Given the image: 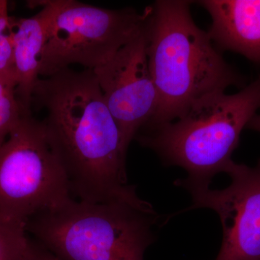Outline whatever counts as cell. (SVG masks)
Returning a JSON list of instances; mask_svg holds the SVG:
<instances>
[{"instance_id":"obj_1","label":"cell","mask_w":260,"mask_h":260,"mask_svg":"<svg viewBox=\"0 0 260 260\" xmlns=\"http://www.w3.org/2000/svg\"><path fill=\"white\" fill-rule=\"evenodd\" d=\"M32 106L45 112L42 122L73 199L153 209L128 182L127 149L93 70L66 68L40 78Z\"/></svg>"},{"instance_id":"obj_2","label":"cell","mask_w":260,"mask_h":260,"mask_svg":"<svg viewBox=\"0 0 260 260\" xmlns=\"http://www.w3.org/2000/svg\"><path fill=\"white\" fill-rule=\"evenodd\" d=\"M191 3L158 0L148 7L144 36L158 106L143 129L179 119L209 94L246 86V78L225 61L208 32L195 24Z\"/></svg>"},{"instance_id":"obj_3","label":"cell","mask_w":260,"mask_h":260,"mask_svg":"<svg viewBox=\"0 0 260 260\" xmlns=\"http://www.w3.org/2000/svg\"><path fill=\"white\" fill-rule=\"evenodd\" d=\"M259 111L260 78L237 93L202 98L179 119L144 128L135 140L155 152L164 165L184 169L186 178L174 184L192 197L209 189L213 178L225 172L243 130Z\"/></svg>"},{"instance_id":"obj_4","label":"cell","mask_w":260,"mask_h":260,"mask_svg":"<svg viewBox=\"0 0 260 260\" xmlns=\"http://www.w3.org/2000/svg\"><path fill=\"white\" fill-rule=\"evenodd\" d=\"M155 210L124 202L70 200L29 219V236L61 260H144L156 241Z\"/></svg>"},{"instance_id":"obj_5","label":"cell","mask_w":260,"mask_h":260,"mask_svg":"<svg viewBox=\"0 0 260 260\" xmlns=\"http://www.w3.org/2000/svg\"><path fill=\"white\" fill-rule=\"evenodd\" d=\"M71 199L42 121L24 114L0 146V213L26 223Z\"/></svg>"},{"instance_id":"obj_6","label":"cell","mask_w":260,"mask_h":260,"mask_svg":"<svg viewBox=\"0 0 260 260\" xmlns=\"http://www.w3.org/2000/svg\"><path fill=\"white\" fill-rule=\"evenodd\" d=\"M54 10L43 53L40 77H49L82 65L94 70L140 37L148 15L133 8L112 10L75 0H50Z\"/></svg>"},{"instance_id":"obj_7","label":"cell","mask_w":260,"mask_h":260,"mask_svg":"<svg viewBox=\"0 0 260 260\" xmlns=\"http://www.w3.org/2000/svg\"><path fill=\"white\" fill-rule=\"evenodd\" d=\"M232 181L220 190L195 194L183 211L208 208L218 214L223 242L215 260H260V158L254 167L229 162Z\"/></svg>"},{"instance_id":"obj_8","label":"cell","mask_w":260,"mask_h":260,"mask_svg":"<svg viewBox=\"0 0 260 260\" xmlns=\"http://www.w3.org/2000/svg\"><path fill=\"white\" fill-rule=\"evenodd\" d=\"M93 71L128 150L140 130L153 119L158 106V92L149 68L144 30Z\"/></svg>"},{"instance_id":"obj_9","label":"cell","mask_w":260,"mask_h":260,"mask_svg":"<svg viewBox=\"0 0 260 260\" xmlns=\"http://www.w3.org/2000/svg\"><path fill=\"white\" fill-rule=\"evenodd\" d=\"M209 13L208 34L219 51H230L260 65V0H201Z\"/></svg>"},{"instance_id":"obj_10","label":"cell","mask_w":260,"mask_h":260,"mask_svg":"<svg viewBox=\"0 0 260 260\" xmlns=\"http://www.w3.org/2000/svg\"><path fill=\"white\" fill-rule=\"evenodd\" d=\"M42 10L28 18H13V75L16 95L25 112H31L32 90L40 79L43 53L49 39L54 10L50 0L32 2Z\"/></svg>"},{"instance_id":"obj_11","label":"cell","mask_w":260,"mask_h":260,"mask_svg":"<svg viewBox=\"0 0 260 260\" xmlns=\"http://www.w3.org/2000/svg\"><path fill=\"white\" fill-rule=\"evenodd\" d=\"M25 223L0 213V260H28Z\"/></svg>"},{"instance_id":"obj_12","label":"cell","mask_w":260,"mask_h":260,"mask_svg":"<svg viewBox=\"0 0 260 260\" xmlns=\"http://www.w3.org/2000/svg\"><path fill=\"white\" fill-rule=\"evenodd\" d=\"M15 78L0 75V146L9 137L24 114L16 95ZM30 113V112H29Z\"/></svg>"},{"instance_id":"obj_13","label":"cell","mask_w":260,"mask_h":260,"mask_svg":"<svg viewBox=\"0 0 260 260\" xmlns=\"http://www.w3.org/2000/svg\"><path fill=\"white\" fill-rule=\"evenodd\" d=\"M13 20L8 13V1L0 0V75L14 78Z\"/></svg>"},{"instance_id":"obj_14","label":"cell","mask_w":260,"mask_h":260,"mask_svg":"<svg viewBox=\"0 0 260 260\" xmlns=\"http://www.w3.org/2000/svg\"><path fill=\"white\" fill-rule=\"evenodd\" d=\"M28 260H61L46 249L40 243L29 237Z\"/></svg>"},{"instance_id":"obj_15","label":"cell","mask_w":260,"mask_h":260,"mask_svg":"<svg viewBox=\"0 0 260 260\" xmlns=\"http://www.w3.org/2000/svg\"><path fill=\"white\" fill-rule=\"evenodd\" d=\"M246 129L252 130L260 133V114H256L246 126Z\"/></svg>"}]
</instances>
